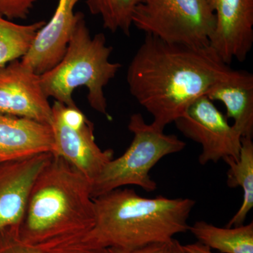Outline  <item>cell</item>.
<instances>
[{"label":"cell","mask_w":253,"mask_h":253,"mask_svg":"<svg viewBox=\"0 0 253 253\" xmlns=\"http://www.w3.org/2000/svg\"><path fill=\"white\" fill-rule=\"evenodd\" d=\"M18 228L0 231V253H43L23 244L17 234Z\"/></svg>","instance_id":"d6986e66"},{"label":"cell","mask_w":253,"mask_h":253,"mask_svg":"<svg viewBox=\"0 0 253 253\" xmlns=\"http://www.w3.org/2000/svg\"><path fill=\"white\" fill-rule=\"evenodd\" d=\"M183 247L188 253H213L210 248L199 242L185 245Z\"/></svg>","instance_id":"603a6c76"},{"label":"cell","mask_w":253,"mask_h":253,"mask_svg":"<svg viewBox=\"0 0 253 253\" xmlns=\"http://www.w3.org/2000/svg\"><path fill=\"white\" fill-rule=\"evenodd\" d=\"M94 221L91 181L52 156L33 182L17 234L23 244L46 253L77 242Z\"/></svg>","instance_id":"7a4b0ae2"},{"label":"cell","mask_w":253,"mask_h":253,"mask_svg":"<svg viewBox=\"0 0 253 253\" xmlns=\"http://www.w3.org/2000/svg\"><path fill=\"white\" fill-rule=\"evenodd\" d=\"M211 101H220L225 106L226 118L242 138L253 136V75L234 71L210 89L206 95Z\"/></svg>","instance_id":"5bb4252c"},{"label":"cell","mask_w":253,"mask_h":253,"mask_svg":"<svg viewBox=\"0 0 253 253\" xmlns=\"http://www.w3.org/2000/svg\"><path fill=\"white\" fill-rule=\"evenodd\" d=\"M215 16L210 46L226 64L244 62L253 44V0H208Z\"/></svg>","instance_id":"30bf717a"},{"label":"cell","mask_w":253,"mask_h":253,"mask_svg":"<svg viewBox=\"0 0 253 253\" xmlns=\"http://www.w3.org/2000/svg\"><path fill=\"white\" fill-rule=\"evenodd\" d=\"M128 129L134 137L126 152L113 158L91 184L96 198L125 186H137L146 192L157 189L150 171L163 158L180 152L186 143L174 134H166L152 123L148 124L141 113L131 115Z\"/></svg>","instance_id":"5b68a950"},{"label":"cell","mask_w":253,"mask_h":253,"mask_svg":"<svg viewBox=\"0 0 253 253\" xmlns=\"http://www.w3.org/2000/svg\"><path fill=\"white\" fill-rule=\"evenodd\" d=\"M132 25L166 42L204 48L214 34L215 16L208 0H139Z\"/></svg>","instance_id":"8992f818"},{"label":"cell","mask_w":253,"mask_h":253,"mask_svg":"<svg viewBox=\"0 0 253 253\" xmlns=\"http://www.w3.org/2000/svg\"><path fill=\"white\" fill-rule=\"evenodd\" d=\"M229 166L226 173V184L229 188L241 187L244 199L239 211L226 224L234 227L244 224L246 217L253 208V142L252 138L241 139V149L237 159L226 158L223 160Z\"/></svg>","instance_id":"2e32d148"},{"label":"cell","mask_w":253,"mask_h":253,"mask_svg":"<svg viewBox=\"0 0 253 253\" xmlns=\"http://www.w3.org/2000/svg\"><path fill=\"white\" fill-rule=\"evenodd\" d=\"M80 0H59L52 17L38 31L34 42L21 61L37 74L56 66L66 52L78 14L75 7Z\"/></svg>","instance_id":"7c38bea8"},{"label":"cell","mask_w":253,"mask_h":253,"mask_svg":"<svg viewBox=\"0 0 253 253\" xmlns=\"http://www.w3.org/2000/svg\"><path fill=\"white\" fill-rule=\"evenodd\" d=\"M76 26L60 62L41 75L42 86L48 97L66 106H76L73 93L79 86L88 89L93 109L109 116L105 86L116 77L122 65L110 61L111 46L102 33L91 37L84 14L77 12Z\"/></svg>","instance_id":"277c9868"},{"label":"cell","mask_w":253,"mask_h":253,"mask_svg":"<svg viewBox=\"0 0 253 253\" xmlns=\"http://www.w3.org/2000/svg\"><path fill=\"white\" fill-rule=\"evenodd\" d=\"M233 70L211 47L170 44L146 35L131 60L126 81L131 96L165 127Z\"/></svg>","instance_id":"6da1fadb"},{"label":"cell","mask_w":253,"mask_h":253,"mask_svg":"<svg viewBox=\"0 0 253 253\" xmlns=\"http://www.w3.org/2000/svg\"><path fill=\"white\" fill-rule=\"evenodd\" d=\"M198 242L221 253H253V222L234 227L221 228L205 221L189 226Z\"/></svg>","instance_id":"9a60e30c"},{"label":"cell","mask_w":253,"mask_h":253,"mask_svg":"<svg viewBox=\"0 0 253 253\" xmlns=\"http://www.w3.org/2000/svg\"><path fill=\"white\" fill-rule=\"evenodd\" d=\"M53 150L50 125L0 114V166L40 154H52Z\"/></svg>","instance_id":"4fadbf2b"},{"label":"cell","mask_w":253,"mask_h":253,"mask_svg":"<svg viewBox=\"0 0 253 253\" xmlns=\"http://www.w3.org/2000/svg\"><path fill=\"white\" fill-rule=\"evenodd\" d=\"M168 244H153L136 249L108 248L106 253H168Z\"/></svg>","instance_id":"44dd1931"},{"label":"cell","mask_w":253,"mask_h":253,"mask_svg":"<svg viewBox=\"0 0 253 253\" xmlns=\"http://www.w3.org/2000/svg\"><path fill=\"white\" fill-rule=\"evenodd\" d=\"M168 253H188L182 245L174 238L168 244Z\"/></svg>","instance_id":"cb8c5ba5"},{"label":"cell","mask_w":253,"mask_h":253,"mask_svg":"<svg viewBox=\"0 0 253 253\" xmlns=\"http://www.w3.org/2000/svg\"><path fill=\"white\" fill-rule=\"evenodd\" d=\"M39 0H0V15L9 20L27 18Z\"/></svg>","instance_id":"ffe728a7"},{"label":"cell","mask_w":253,"mask_h":253,"mask_svg":"<svg viewBox=\"0 0 253 253\" xmlns=\"http://www.w3.org/2000/svg\"><path fill=\"white\" fill-rule=\"evenodd\" d=\"M46 253H106V249H83V248H64L54 250Z\"/></svg>","instance_id":"7402d4cb"},{"label":"cell","mask_w":253,"mask_h":253,"mask_svg":"<svg viewBox=\"0 0 253 253\" xmlns=\"http://www.w3.org/2000/svg\"><path fill=\"white\" fill-rule=\"evenodd\" d=\"M139 0H86L91 14L99 16L105 29L130 35L132 15Z\"/></svg>","instance_id":"ac0fdd59"},{"label":"cell","mask_w":253,"mask_h":253,"mask_svg":"<svg viewBox=\"0 0 253 253\" xmlns=\"http://www.w3.org/2000/svg\"><path fill=\"white\" fill-rule=\"evenodd\" d=\"M51 156L40 154L0 166V231L18 228L33 182Z\"/></svg>","instance_id":"8fae6325"},{"label":"cell","mask_w":253,"mask_h":253,"mask_svg":"<svg viewBox=\"0 0 253 253\" xmlns=\"http://www.w3.org/2000/svg\"><path fill=\"white\" fill-rule=\"evenodd\" d=\"M174 123L186 137L202 146L199 158L202 166L239 158L242 136L206 95L190 105Z\"/></svg>","instance_id":"ba28073f"},{"label":"cell","mask_w":253,"mask_h":253,"mask_svg":"<svg viewBox=\"0 0 253 253\" xmlns=\"http://www.w3.org/2000/svg\"><path fill=\"white\" fill-rule=\"evenodd\" d=\"M52 156L63 158L91 184L113 158V151H103L95 141L94 125L77 106L55 101L51 123Z\"/></svg>","instance_id":"52a82bcc"},{"label":"cell","mask_w":253,"mask_h":253,"mask_svg":"<svg viewBox=\"0 0 253 253\" xmlns=\"http://www.w3.org/2000/svg\"><path fill=\"white\" fill-rule=\"evenodd\" d=\"M0 114L51 123L52 106L42 86L41 75L21 60L0 68Z\"/></svg>","instance_id":"9c48e42d"},{"label":"cell","mask_w":253,"mask_h":253,"mask_svg":"<svg viewBox=\"0 0 253 253\" xmlns=\"http://www.w3.org/2000/svg\"><path fill=\"white\" fill-rule=\"evenodd\" d=\"M45 23L40 21L18 24L0 15V68L24 57Z\"/></svg>","instance_id":"e0dca14e"},{"label":"cell","mask_w":253,"mask_h":253,"mask_svg":"<svg viewBox=\"0 0 253 253\" xmlns=\"http://www.w3.org/2000/svg\"><path fill=\"white\" fill-rule=\"evenodd\" d=\"M93 200L94 226L64 248L130 249L168 244L176 234L189 231L188 219L196 205L189 198L143 197L129 188L113 190Z\"/></svg>","instance_id":"3957f363"}]
</instances>
